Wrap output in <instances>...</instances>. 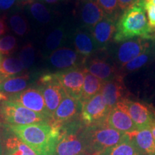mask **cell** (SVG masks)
Masks as SVG:
<instances>
[{"label": "cell", "mask_w": 155, "mask_h": 155, "mask_svg": "<svg viewBox=\"0 0 155 155\" xmlns=\"http://www.w3.org/2000/svg\"><path fill=\"white\" fill-rule=\"evenodd\" d=\"M6 125L38 155H55L60 137V127L51 121L23 126Z\"/></svg>", "instance_id": "1"}, {"label": "cell", "mask_w": 155, "mask_h": 155, "mask_svg": "<svg viewBox=\"0 0 155 155\" xmlns=\"http://www.w3.org/2000/svg\"><path fill=\"white\" fill-rule=\"evenodd\" d=\"M153 31L149 25L145 10L140 5L133 6L124 12L116 22L114 40L121 42L139 37L144 40L152 38Z\"/></svg>", "instance_id": "2"}, {"label": "cell", "mask_w": 155, "mask_h": 155, "mask_svg": "<svg viewBox=\"0 0 155 155\" xmlns=\"http://www.w3.org/2000/svg\"><path fill=\"white\" fill-rule=\"evenodd\" d=\"M81 135L88 155H97L106 149L129 139L127 134L112 129L105 123L85 127Z\"/></svg>", "instance_id": "3"}, {"label": "cell", "mask_w": 155, "mask_h": 155, "mask_svg": "<svg viewBox=\"0 0 155 155\" xmlns=\"http://www.w3.org/2000/svg\"><path fill=\"white\" fill-rule=\"evenodd\" d=\"M81 119L60 127V137L55 155H88L81 135L83 127Z\"/></svg>", "instance_id": "4"}, {"label": "cell", "mask_w": 155, "mask_h": 155, "mask_svg": "<svg viewBox=\"0 0 155 155\" xmlns=\"http://www.w3.org/2000/svg\"><path fill=\"white\" fill-rule=\"evenodd\" d=\"M0 114L7 125L23 126L51 120L9 100L0 102Z\"/></svg>", "instance_id": "5"}, {"label": "cell", "mask_w": 155, "mask_h": 155, "mask_svg": "<svg viewBox=\"0 0 155 155\" xmlns=\"http://www.w3.org/2000/svg\"><path fill=\"white\" fill-rule=\"evenodd\" d=\"M42 89L46 108L52 119L60 104L66 96L65 91L60 84L55 73H45L39 78V84Z\"/></svg>", "instance_id": "6"}, {"label": "cell", "mask_w": 155, "mask_h": 155, "mask_svg": "<svg viewBox=\"0 0 155 155\" xmlns=\"http://www.w3.org/2000/svg\"><path fill=\"white\" fill-rule=\"evenodd\" d=\"M86 71V68L81 66L60 71L55 73L66 95L80 100Z\"/></svg>", "instance_id": "7"}, {"label": "cell", "mask_w": 155, "mask_h": 155, "mask_svg": "<svg viewBox=\"0 0 155 155\" xmlns=\"http://www.w3.org/2000/svg\"><path fill=\"white\" fill-rule=\"evenodd\" d=\"M110 110L106 105L101 93L82 104L81 118L85 127L105 123Z\"/></svg>", "instance_id": "8"}, {"label": "cell", "mask_w": 155, "mask_h": 155, "mask_svg": "<svg viewBox=\"0 0 155 155\" xmlns=\"http://www.w3.org/2000/svg\"><path fill=\"white\" fill-rule=\"evenodd\" d=\"M7 100L24 106L31 111L50 119L46 108L42 89L40 86L30 87L18 94L8 96Z\"/></svg>", "instance_id": "9"}, {"label": "cell", "mask_w": 155, "mask_h": 155, "mask_svg": "<svg viewBox=\"0 0 155 155\" xmlns=\"http://www.w3.org/2000/svg\"><path fill=\"white\" fill-rule=\"evenodd\" d=\"M131 117L138 130L150 129L154 122V111L143 103L125 98L120 101Z\"/></svg>", "instance_id": "10"}, {"label": "cell", "mask_w": 155, "mask_h": 155, "mask_svg": "<svg viewBox=\"0 0 155 155\" xmlns=\"http://www.w3.org/2000/svg\"><path fill=\"white\" fill-rule=\"evenodd\" d=\"M82 104L80 100L66 95L54 113L51 121L61 127L75 120L80 119Z\"/></svg>", "instance_id": "11"}, {"label": "cell", "mask_w": 155, "mask_h": 155, "mask_svg": "<svg viewBox=\"0 0 155 155\" xmlns=\"http://www.w3.org/2000/svg\"><path fill=\"white\" fill-rule=\"evenodd\" d=\"M87 60L69 48H61L51 53L48 57L50 65L54 68L67 70L84 66Z\"/></svg>", "instance_id": "12"}, {"label": "cell", "mask_w": 155, "mask_h": 155, "mask_svg": "<svg viewBox=\"0 0 155 155\" xmlns=\"http://www.w3.org/2000/svg\"><path fill=\"white\" fill-rule=\"evenodd\" d=\"M84 67L87 71L101 80L103 82L123 76V73L114 64L100 58H94L86 62Z\"/></svg>", "instance_id": "13"}, {"label": "cell", "mask_w": 155, "mask_h": 155, "mask_svg": "<svg viewBox=\"0 0 155 155\" xmlns=\"http://www.w3.org/2000/svg\"><path fill=\"white\" fill-rule=\"evenodd\" d=\"M116 19L106 16L90 30L98 50H104L114 40L116 28Z\"/></svg>", "instance_id": "14"}, {"label": "cell", "mask_w": 155, "mask_h": 155, "mask_svg": "<svg viewBox=\"0 0 155 155\" xmlns=\"http://www.w3.org/2000/svg\"><path fill=\"white\" fill-rule=\"evenodd\" d=\"M150 48V43L141 38H133L122 42L116 49V58L118 63L125 65Z\"/></svg>", "instance_id": "15"}, {"label": "cell", "mask_w": 155, "mask_h": 155, "mask_svg": "<svg viewBox=\"0 0 155 155\" xmlns=\"http://www.w3.org/2000/svg\"><path fill=\"white\" fill-rule=\"evenodd\" d=\"M105 124L112 129L126 134L138 130L121 102L110 110Z\"/></svg>", "instance_id": "16"}, {"label": "cell", "mask_w": 155, "mask_h": 155, "mask_svg": "<svg viewBox=\"0 0 155 155\" xmlns=\"http://www.w3.org/2000/svg\"><path fill=\"white\" fill-rule=\"evenodd\" d=\"M126 91L123 76H121L104 82L100 93L106 105L111 110L118 103L127 98L125 97Z\"/></svg>", "instance_id": "17"}, {"label": "cell", "mask_w": 155, "mask_h": 155, "mask_svg": "<svg viewBox=\"0 0 155 155\" xmlns=\"http://www.w3.org/2000/svg\"><path fill=\"white\" fill-rule=\"evenodd\" d=\"M80 17L84 28L90 31L106 15L94 0H83L81 6Z\"/></svg>", "instance_id": "18"}, {"label": "cell", "mask_w": 155, "mask_h": 155, "mask_svg": "<svg viewBox=\"0 0 155 155\" xmlns=\"http://www.w3.org/2000/svg\"><path fill=\"white\" fill-rule=\"evenodd\" d=\"M129 140L142 155H155V140L150 129L128 133Z\"/></svg>", "instance_id": "19"}, {"label": "cell", "mask_w": 155, "mask_h": 155, "mask_svg": "<svg viewBox=\"0 0 155 155\" xmlns=\"http://www.w3.org/2000/svg\"><path fill=\"white\" fill-rule=\"evenodd\" d=\"M4 133L3 144L5 155H38L31 147L19 139L7 127Z\"/></svg>", "instance_id": "20"}, {"label": "cell", "mask_w": 155, "mask_h": 155, "mask_svg": "<svg viewBox=\"0 0 155 155\" xmlns=\"http://www.w3.org/2000/svg\"><path fill=\"white\" fill-rule=\"evenodd\" d=\"M73 43L75 51L86 60L98 50L90 31L77 30L73 36Z\"/></svg>", "instance_id": "21"}, {"label": "cell", "mask_w": 155, "mask_h": 155, "mask_svg": "<svg viewBox=\"0 0 155 155\" xmlns=\"http://www.w3.org/2000/svg\"><path fill=\"white\" fill-rule=\"evenodd\" d=\"M32 78L29 74H24L6 79L0 83V93L5 95L7 100L8 96L18 94L27 89Z\"/></svg>", "instance_id": "22"}, {"label": "cell", "mask_w": 155, "mask_h": 155, "mask_svg": "<svg viewBox=\"0 0 155 155\" xmlns=\"http://www.w3.org/2000/svg\"><path fill=\"white\" fill-rule=\"evenodd\" d=\"M25 71L19 58L14 57L5 58L0 63V83L6 79L20 74Z\"/></svg>", "instance_id": "23"}, {"label": "cell", "mask_w": 155, "mask_h": 155, "mask_svg": "<svg viewBox=\"0 0 155 155\" xmlns=\"http://www.w3.org/2000/svg\"><path fill=\"white\" fill-rule=\"evenodd\" d=\"M104 82L86 71L80 101L83 104L101 92Z\"/></svg>", "instance_id": "24"}, {"label": "cell", "mask_w": 155, "mask_h": 155, "mask_svg": "<svg viewBox=\"0 0 155 155\" xmlns=\"http://www.w3.org/2000/svg\"><path fill=\"white\" fill-rule=\"evenodd\" d=\"M66 29L63 25L56 28L48 35L44 45L45 54L48 55L53 53L63 44L66 38Z\"/></svg>", "instance_id": "25"}, {"label": "cell", "mask_w": 155, "mask_h": 155, "mask_svg": "<svg viewBox=\"0 0 155 155\" xmlns=\"http://www.w3.org/2000/svg\"><path fill=\"white\" fill-rule=\"evenodd\" d=\"M97 155H142L135 145L129 140L108 148Z\"/></svg>", "instance_id": "26"}, {"label": "cell", "mask_w": 155, "mask_h": 155, "mask_svg": "<svg viewBox=\"0 0 155 155\" xmlns=\"http://www.w3.org/2000/svg\"><path fill=\"white\" fill-rule=\"evenodd\" d=\"M151 57H152L151 50L150 48H148L132 61L122 65L121 67V73H132L138 71L149 63Z\"/></svg>", "instance_id": "27"}, {"label": "cell", "mask_w": 155, "mask_h": 155, "mask_svg": "<svg viewBox=\"0 0 155 155\" xmlns=\"http://www.w3.org/2000/svg\"><path fill=\"white\" fill-rule=\"evenodd\" d=\"M30 12L32 16L40 23L50 22L52 19L50 12L43 4L40 2H34L30 6Z\"/></svg>", "instance_id": "28"}, {"label": "cell", "mask_w": 155, "mask_h": 155, "mask_svg": "<svg viewBox=\"0 0 155 155\" xmlns=\"http://www.w3.org/2000/svg\"><path fill=\"white\" fill-rule=\"evenodd\" d=\"M9 25L14 32L19 36H24L29 30V24L23 15L18 14L13 15L9 18Z\"/></svg>", "instance_id": "29"}, {"label": "cell", "mask_w": 155, "mask_h": 155, "mask_svg": "<svg viewBox=\"0 0 155 155\" xmlns=\"http://www.w3.org/2000/svg\"><path fill=\"white\" fill-rule=\"evenodd\" d=\"M19 59L22 63L25 70L30 69L35 60V50L34 46L30 42L23 46L19 53Z\"/></svg>", "instance_id": "30"}, {"label": "cell", "mask_w": 155, "mask_h": 155, "mask_svg": "<svg viewBox=\"0 0 155 155\" xmlns=\"http://www.w3.org/2000/svg\"><path fill=\"white\" fill-rule=\"evenodd\" d=\"M99 5L106 16L117 19L119 7L118 0H94Z\"/></svg>", "instance_id": "31"}, {"label": "cell", "mask_w": 155, "mask_h": 155, "mask_svg": "<svg viewBox=\"0 0 155 155\" xmlns=\"http://www.w3.org/2000/svg\"><path fill=\"white\" fill-rule=\"evenodd\" d=\"M17 48V40L12 35H6L0 39V53L2 55H9Z\"/></svg>", "instance_id": "32"}, {"label": "cell", "mask_w": 155, "mask_h": 155, "mask_svg": "<svg viewBox=\"0 0 155 155\" xmlns=\"http://www.w3.org/2000/svg\"><path fill=\"white\" fill-rule=\"evenodd\" d=\"M140 5L146 11L148 22L151 28H155V5L152 2H148L145 0H141Z\"/></svg>", "instance_id": "33"}, {"label": "cell", "mask_w": 155, "mask_h": 155, "mask_svg": "<svg viewBox=\"0 0 155 155\" xmlns=\"http://www.w3.org/2000/svg\"><path fill=\"white\" fill-rule=\"evenodd\" d=\"M141 0H118L119 9L124 12L133 6L137 5Z\"/></svg>", "instance_id": "34"}, {"label": "cell", "mask_w": 155, "mask_h": 155, "mask_svg": "<svg viewBox=\"0 0 155 155\" xmlns=\"http://www.w3.org/2000/svg\"><path fill=\"white\" fill-rule=\"evenodd\" d=\"M17 0H0V12L7 11L14 6Z\"/></svg>", "instance_id": "35"}, {"label": "cell", "mask_w": 155, "mask_h": 155, "mask_svg": "<svg viewBox=\"0 0 155 155\" xmlns=\"http://www.w3.org/2000/svg\"><path fill=\"white\" fill-rule=\"evenodd\" d=\"M7 31V24L5 17H0V37L4 35Z\"/></svg>", "instance_id": "36"}, {"label": "cell", "mask_w": 155, "mask_h": 155, "mask_svg": "<svg viewBox=\"0 0 155 155\" xmlns=\"http://www.w3.org/2000/svg\"><path fill=\"white\" fill-rule=\"evenodd\" d=\"M35 0H19V2L22 5H32L35 2Z\"/></svg>", "instance_id": "37"}, {"label": "cell", "mask_w": 155, "mask_h": 155, "mask_svg": "<svg viewBox=\"0 0 155 155\" xmlns=\"http://www.w3.org/2000/svg\"><path fill=\"white\" fill-rule=\"evenodd\" d=\"M46 3L49 4V5H55V4H57L61 0H44Z\"/></svg>", "instance_id": "38"}, {"label": "cell", "mask_w": 155, "mask_h": 155, "mask_svg": "<svg viewBox=\"0 0 155 155\" xmlns=\"http://www.w3.org/2000/svg\"><path fill=\"white\" fill-rule=\"evenodd\" d=\"M150 129L151 131H152V135H153V137H154V140H155V121L152 124V126H151Z\"/></svg>", "instance_id": "39"}, {"label": "cell", "mask_w": 155, "mask_h": 155, "mask_svg": "<svg viewBox=\"0 0 155 155\" xmlns=\"http://www.w3.org/2000/svg\"><path fill=\"white\" fill-rule=\"evenodd\" d=\"M0 155H3V145L1 136H0Z\"/></svg>", "instance_id": "40"}, {"label": "cell", "mask_w": 155, "mask_h": 155, "mask_svg": "<svg viewBox=\"0 0 155 155\" xmlns=\"http://www.w3.org/2000/svg\"><path fill=\"white\" fill-rule=\"evenodd\" d=\"M2 61V53H0V63H1Z\"/></svg>", "instance_id": "41"}, {"label": "cell", "mask_w": 155, "mask_h": 155, "mask_svg": "<svg viewBox=\"0 0 155 155\" xmlns=\"http://www.w3.org/2000/svg\"><path fill=\"white\" fill-rule=\"evenodd\" d=\"M151 2H152V4H154V5H155V0H152V1H151Z\"/></svg>", "instance_id": "42"}, {"label": "cell", "mask_w": 155, "mask_h": 155, "mask_svg": "<svg viewBox=\"0 0 155 155\" xmlns=\"http://www.w3.org/2000/svg\"><path fill=\"white\" fill-rule=\"evenodd\" d=\"M145 1L148 2H151V1H152V0H145Z\"/></svg>", "instance_id": "43"}, {"label": "cell", "mask_w": 155, "mask_h": 155, "mask_svg": "<svg viewBox=\"0 0 155 155\" xmlns=\"http://www.w3.org/2000/svg\"><path fill=\"white\" fill-rule=\"evenodd\" d=\"M154 120H155V111H154Z\"/></svg>", "instance_id": "44"}]
</instances>
